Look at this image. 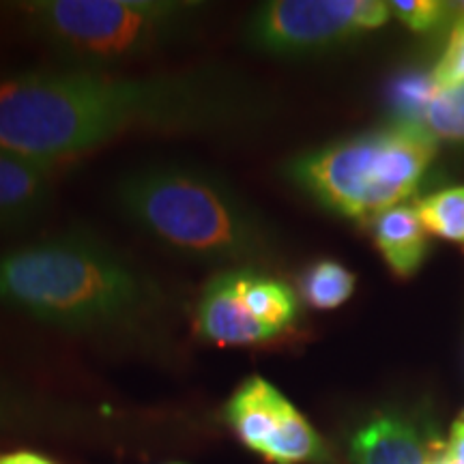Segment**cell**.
I'll list each match as a JSON object with an SVG mask.
<instances>
[{"label":"cell","mask_w":464,"mask_h":464,"mask_svg":"<svg viewBox=\"0 0 464 464\" xmlns=\"http://www.w3.org/2000/svg\"><path fill=\"white\" fill-rule=\"evenodd\" d=\"M428 451L430 440L393 415H376L351 440L355 464H426Z\"/></svg>","instance_id":"cell-10"},{"label":"cell","mask_w":464,"mask_h":464,"mask_svg":"<svg viewBox=\"0 0 464 464\" xmlns=\"http://www.w3.org/2000/svg\"><path fill=\"white\" fill-rule=\"evenodd\" d=\"M448 462L464 464V421L458 420L448 440Z\"/></svg>","instance_id":"cell-18"},{"label":"cell","mask_w":464,"mask_h":464,"mask_svg":"<svg viewBox=\"0 0 464 464\" xmlns=\"http://www.w3.org/2000/svg\"><path fill=\"white\" fill-rule=\"evenodd\" d=\"M450 5L439 0H393L390 3L392 14L413 31H430L443 20Z\"/></svg>","instance_id":"cell-17"},{"label":"cell","mask_w":464,"mask_h":464,"mask_svg":"<svg viewBox=\"0 0 464 464\" xmlns=\"http://www.w3.org/2000/svg\"><path fill=\"white\" fill-rule=\"evenodd\" d=\"M357 277L348 271L344 265L334 263V260H321L307 269L304 276V295L307 304L318 307V310H334L351 299L355 293Z\"/></svg>","instance_id":"cell-13"},{"label":"cell","mask_w":464,"mask_h":464,"mask_svg":"<svg viewBox=\"0 0 464 464\" xmlns=\"http://www.w3.org/2000/svg\"><path fill=\"white\" fill-rule=\"evenodd\" d=\"M0 304L86 338H150L168 316L164 286L102 237L65 230L0 254Z\"/></svg>","instance_id":"cell-2"},{"label":"cell","mask_w":464,"mask_h":464,"mask_svg":"<svg viewBox=\"0 0 464 464\" xmlns=\"http://www.w3.org/2000/svg\"><path fill=\"white\" fill-rule=\"evenodd\" d=\"M426 464H450L448 462V445L440 443V440H437V439H432Z\"/></svg>","instance_id":"cell-20"},{"label":"cell","mask_w":464,"mask_h":464,"mask_svg":"<svg viewBox=\"0 0 464 464\" xmlns=\"http://www.w3.org/2000/svg\"><path fill=\"white\" fill-rule=\"evenodd\" d=\"M22 26L69 65L108 67L179 45L208 14L196 0H37L15 7Z\"/></svg>","instance_id":"cell-4"},{"label":"cell","mask_w":464,"mask_h":464,"mask_svg":"<svg viewBox=\"0 0 464 464\" xmlns=\"http://www.w3.org/2000/svg\"><path fill=\"white\" fill-rule=\"evenodd\" d=\"M121 218L177 256L241 269L269 252L260 213L228 179L188 161H147L114 179Z\"/></svg>","instance_id":"cell-3"},{"label":"cell","mask_w":464,"mask_h":464,"mask_svg":"<svg viewBox=\"0 0 464 464\" xmlns=\"http://www.w3.org/2000/svg\"><path fill=\"white\" fill-rule=\"evenodd\" d=\"M390 14L382 0H276L249 17L246 44L271 56L316 54L385 26Z\"/></svg>","instance_id":"cell-6"},{"label":"cell","mask_w":464,"mask_h":464,"mask_svg":"<svg viewBox=\"0 0 464 464\" xmlns=\"http://www.w3.org/2000/svg\"><path fill=\"white\" fill-rule=\"evenodd\" d=\"M415 211L428 232L464 243V188L443 189L417 200Z\"/></svg>","instance_id":"cell-14"},{"label":"cell","mask_w":464,"mask_h":464,"mask_svg":"<svg viewBox=\"0 0 464 464\" xmlns=\"http://www.w3.org/2000/svg\"><path fill=\"white\" fill-rule=\"evenodd\" d=\"M434 155L437 140L421 125L404 121L301 155L288 172L329 211L376 219L415 194Z\"/></svg>","instance_id":"cell-5"},{"label":"cell","mask_w":464,"mask_h":464,"mask_svg":"<svg viewBox=\"0 0 464 464\" xmlns=\"http://www.w3.org/2000/svg\"><path fill=\"white\" fill-rule=\"evenodd\" d=\"M417 114L420 119L413 123L421 125L434 140L464 144V84L445 91L432 89Z\"/></svg>","instance_id":"cell-12"},{"label":"cell","mask_w":464,"mask_h":464,"mask_svg":"<svg viewBox=\"0 0 464 464\" xmlns=\"http://www.w3.org/2000/svg\"><path fill=\"white\" fill-rule=\"evenodd\" d=\"M258 114L256 89L226 67L121 75L65 63L0 80V150L50 168L138 131L232 136Z\"/></svg>","instance_id":"cell-1"},{"label":"cell","mask_w":464,"mask_h":464,"mask_svg":"<svg viewBox=\"0 0 464 464\" xmlns=\"http://www.w3.org/2000/svg\"><path fill=\"white\" fill-rule=\"evenodd\" d=\"M0 464H54L45 456L34 454V451H11V454L0 456Z\"/></svg>","instance_id":"cell-19"},{"label":"cell","mask_w":464,"mask_h":464,"mask_svg":"<svg viewBox=\"0 0 464 464\" xmlns=\"http://www.w3.org/2000/svg\"><path fill=\"white\" fill-rule=\"evenodd\" d=\"M434 89H456L464 84V3L458 11V20L451 28L450 44L439 65L432 72Z\"/></svg>","instance_id":"cell-15"},{"label":"cell","mask_w":464,"mask_h":464,"mask_svg":"<svg viewBox=\"0 0 464 464\" xmlns=\"http://www.w3.org/2000/svg\"><path fill=\"white\" fill-rule=\"evenodd\" d=\"M194 329L200 340L218 346H254L276 340L243 304L237 269L218 271L202 286Z\"/></svg>","instance_id":"cell-8"},{"label":"cell","mask_w":464,"mask_h":464,"mask_svg":"<svg viewBox=\"0 0 464 464\" xmlns=\"http://www.w3.org/2000/svg\"><path fill=\"white\" fill-rule=\"evenodd\" d=\"M462 421H464V415H462Z\"/></svg>","instance_id":"cell-21"},{"label":"cell","mask_w":464,"mask_h":464,"mask_svg":"<svg viewBox=\"0 0 464 464\" xmlns=\"http://www.w3.org/2000/svg\"><path fill=\"white\" fill-rule=\"evenodd\" d=\"M224 420L237 439L266 462L334 464L314 426L263 376H249L237 387L224 406Z\"/></svg>","instance_id":"cell-7"},{"label":"cell","mask_w":464,"mask_h":464,"mask_svg":"<svg viewBox=\"0 0 464 464\" xmlns=\"http://www.w3.org/2000/svg\"><path fill=\"white\" fill-rule=\"evenodd\" d=\"M39 420V404L31 396H24L9 382L0 381V430L5 428L31 426Z\"/></svg>","instance_id":"cell-16"},{"label":"cell","mask_w":464,"mask_h":464,"mask_svg":"<svg viewBox=\"0 0 464 464\" xmlns=\"http://www.w3.org/2000/svg\"><path fill=\"white\" fill-rule=\"evenodd\" d=\"M50 205V168L0 150V232L37 224Z\"/></svg>","instance_id":"cell-9"},{"label":"cell","mask_w":464,"mask_h":464,"mask_svg":"<svg viewBox=\"0 0 464 464\" xmlns=\"http://www.w3.org/2000/svg\"><path fill=\"white\" fill-rule=\"evenodd\" d=\"M374 241L400 277H411L426 258V228L415 205H398L374 219Z\"/></svg>","instance_id":"cell-11"}]
</instances>
